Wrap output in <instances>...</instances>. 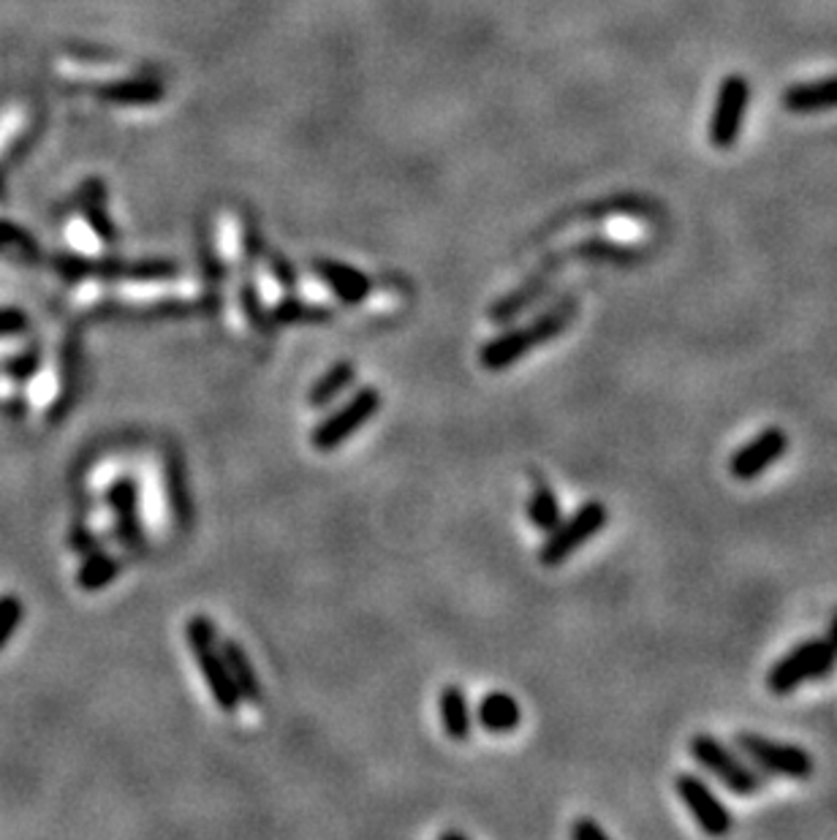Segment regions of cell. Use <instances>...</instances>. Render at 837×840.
I'll use <instances>...</instances> for the list:
<instances>
[{
    "mask_svg": "<svg viewBox=\"0 0 837 840\" xmlns=\"http://www.w3.org/2000/svg\"><path fill=\"white\" fill-rule=\"evenodd\" d=\"M270 270H272V275H275V281L281 283L286 292L297 288V272H294V267L288 264V261L283 259L281 254H270Z\"/></svg>",
    "mask_w": 837,
    "mask_h": 840,
    "instance_id": "cell-33",
    "label": "cell"
},
{
    "mask_svg": "<svg viewBox=\"0 0 837 840\" xmlns=\"http://www.w3.org/2000/svg\"><path fill=\"white\" fill-rule=\"evenodd\" d=\"M735 745L748 759H753L759 767L773 773V776L791 778V781H805L813 773L811 754H808L805 749H800V745L780 743V740H770L756 732H740L735 738Z\"/></svg>",
    "mask_w": 837,
    "mask_h": 840,
    "instance_id": "cell-8",
    "label": "cell"
},
{
    "mask_svg": "<svg viewBox=\"0 0 837 840\" xmlns=\"http://www.w3.org/2000/svg\"><path fill=\"white\" fill-rule=\"evenodd\" d=\"M0 417H9V419L27 417V400H25V397H20V395L0 397Z\"/></svg>",
    "mask_w": 837,
    "mask_h": 840,
    "instance_id": "cell-35",
    "label": "cell"
},
{
    "mask_svg": "<svg viewBox=\"0 0 837 840\" xmlns=\"http://www.w3.org/2000/svg\"><path fill=\"white\" fill-rule=\"evenodd\" d=\"M103 199H107V190H103L101 180H87V183L79 188V194H76L74 201L79 205L90 232L96 234L101 243L114 245L120 239V234H118V226H114L112 215L103 210Z\"/></svg>",
    "mask_w": 837,
    "mask_h": 840,
    "instance_id": "cell-17",
    "label": "cell"
},
{
    "mask_svg": "<svg viewBox=\"0 0 837 840\" xmlns=\"http://www.w3.org/2000/svg\"><path fill=\"white\" fill-rule=\"evenodd\" d=\"M748 98H751V87H748L746 76H726L718 90V101H715L713 123H710V139L718 150H729L737 141L748 112Z\"/></svg>",
    "mask_w": 837,
    "mask_h": 840,
    "instance_id": "cell-10",
    "label": "cell"
},
{
    "mask_svg": "<svg viewBox=\"0 0 837 840\" xmlns=\"http://www.w3.org/2000/svg\"><path fill=\"white\" fill-rule=\"evenodd\" d=\"M606 520H610V511L601 501H588L579 506L566 522L561 520L555 531L546 533V542L539 549L541 566L555 569V566L566 564L582 544H588L606 526Z\"/></svg>",
    "mask_w": 837,
    "mask_h": 840,
    "instance_id": "cell-4",
    "label": "cell"
},
{
    "mask_svg": "<svg viewBox=\"0 0 837 840\" xmlns=\"http://www.w3.org/2000/svg\"><path fill=\"white\" fill-rule=\"evenodd\" d=\"M528 520H530V526L539 528L541 533L555 531L557 522L563 520L561 504H557V495L552 493L550 484H539V487H536L533 493H530Z\"/></svg>",
    "mask_w": 837,
    "mask_h": 840,
    "instance_id": "cell-27",
    "label": "cell"
},
{
    "mask_svg": "<svg viewBox=\"0 0 837 840\" xmlns=\"http://www.w3.org/2000/svg\"><path fill=\"white\" fill-rule=\"evenodd\" d=\"M167 498L172 506L174 522H180L183 528H188L190 517H194V506H190L188 484H185V468L180 462V457L169 455L167 460Z\"/></svg>",
    "mask_w": 837,
    "mask_h": 840,
    "instance_id": "cell-25",
    "label": "cell"
},
{
    "mask_svg": "<svg viewBox=\"0 0 837 840\" xmlns=\"http://www.w3.org/2000/svg\"><path fill=\"white\" fill-rule=\"evenodd\" d=\"M446 838H459V840H465V838H468V836H465V832H459V830H448V832H441V840H446Z\"/></svg>",
    "mask_w": 837,
    "mask_h": 840,
    "instance_id": "cell-37",
    "label": "cell"
},
{
    "mask_svg": "<svg viewBox=\"0 0 837 840\" xmlns=\"http://www.w3.org/2000/svg\"><path fill=\"white\" fill-rule=\"evenodd\" d=\"M381 411V392L376 386H362L354 392L337 411L321 419L310 433V444L319 452H335L348 438L359 433L376 413Z\"/></svg>",
    "mask_w": 837,
    "mask_h": 840,
    "instance_id": "cell-5",
    "label": "cell"
},
{
    "mask_svg": "<svg viewBox=\"0 0 837 840\" xmlns=\"http://www.w3.org/2000/svg\"><path fill=\"white\" fill-rule=\"evenodd\" d=\"M239 305H243V313L248 319V324L259 332H272L275 321H272V313L267 310L264 299H261L259 288L254 283H245L243 292H239Z\"/></svg>",
    "mask_w": 837,
    "mask_h": 840,
    "instance_id": "cell-29",
    "label": "cell"
},
{
    "mask_svg": "<svg viewBox=\"0 0 837 840\" xmlns=\"http://www.w3.org/2000/svg\"><path fill=\"white\" fill-rule=\"evenodd\" d=\"M438 713H441V727L448 740L454 743H465L473 729V713H470V702L459 685L448 683L443 685L438 694Z\"/></svg>",
    "mask_w": 837,
    "mask_h": 840,
    "instance_id": "cell-16",
    "label": "cell"
},
{
    "mask_svg": "<svg viewBox=\"0 0 837 840\" xmlns=\"http://www.w3.org/2000/svg\"><path fill=\"white\" fill-rule=\"evenodd\" d=\"M824 640H827L829 647H833V651L837 653V615L833 618V623H829V631H827V637H824Z\"/></svg>",
    "mask_w": 837,
    "mask_h": 840,
    "instance_id": "cell-36",
    "label": "cell"
},
{
    "mask_svg": "<svg viewBox=\"0 0 837 840\" xmlns=\"http://www.w3.org/2000/svg\"><path fill=\"white\" fill-rule=\"evenodd\" d=\"M357 381V365L354 362H335L330 370L319 375V379L310 384L308 390V406L321 411V408H330L337 400V395L348 390V386Z\"/></svg>",
    "mask_w": 837,
    "mask_h": 840,
    "instance_id": "cell-19",
    "label": "cell"
},
{
    "mask_svg": "<svg viewBox=\"0 0 837 840\" xmlns=\"http://www.w3.org/2000/svg\"><path fill=\"white\" fill-rule=\"evenodd\" d=\"M52 270L63 277L65 283L79 281H134V283H158L177 277L180 267L167 259H141V261H123L114 256H103V259H87V256L69 254V250H58L49 259Z\"/></svg>",
    "mask_w": 837,
    "mask_h": 840,
    "instance_id": "cell-2",
    "label": "cell"
},
{
    "mask_svg": "<svg viewBox=\"0 0 837 840\" xmlns=\"http://www.w3.org/2000/svg\"><path fill=\"white\" fill-rule=\"evenodd\" d=\"M69 544H71V549H76L79 555H87V553H96V549H101V539H96V533H93L90 528H85V526H76L74 531H71Z\"/></svg>",
    "mask_w": 837,
    "mask_h": 840,
    "instance_id": "cell-32",
    "label": "cell"
},
{
    "mask_svg": "<svg viewBox=\"0 0 837 840\" xmlns=\"http://www.w3.org/2000/svg\"><path fill=\"white\" fill-rule=\"evenodd\" d=\"M0 254L14 256L22 264H41V248L27 228L11 221H0Z\"/></svg>",
    "mask_w": 837,
    "mask_h": 840,
    "instance_id": "cell-26",
    "label": "cell"
},
{
    "mask_svg": "<svg viewBox=\"0 0 837 840\" xmlns=\"http://www.w3.org/2000/svg\"><path fill=\"white\" fill-rule=\"evenodd\" d=\"M185 640H188L190 653H194V662L199 667L201 678H205L207 691L216 700V705L223 713H237L243 705V696H239L237 685H234L232 675H229L226 662H223L221 651H218V631L207 615H194L185 626Z\"/></svg>",
    "mask_w": 837,
    "mask_h": 840,
    "instance_id": "cell-3",
    "label": "cell"
},
{
    "mask_svg": "<svg viewBox=\"0 0 837 840\" xmlns=\"http://www.w3.org/2000/svg\"><path fill=\"white\" fill-rule=\"evenodd\" d=\"M476 721L490 734H512L522 724V707L506 691H492L476 705Z\"/></svg>",
    "mask_w": 837,
    "mask_h": 840,
    "instance_id": "cell-15",
    "label": "cell"
},
{
    "mask_svg": "<svg viewBox=\"0 0 837 840\" xmlns=\"http://www.w3.org/2000/svg\"><path fill=\"white\" fill-rule=\"evenodd\" d=\"M786 109L791 112H818V109L837 107V79L816 82V85L791 87L784 96Z\"/></svg>",
    "mask_w": 837,
    "mask_h": 840,
    "instance_id": "cell-23",
    "label": "cell"
},
{
    "mask_svg": "<svg viewBox=\"0 0 837 840\" xmlns=\"http://www.w3.org/2000/svg\"><path fill=\"white\" fill-rule=\"evenodd\" d=\"M677 798L686 803L697 825L702 827L707 836H726L731 830V814L724 803L713 794V789L702 781V778L682 773L675 783Z\"/></svg>",
    "mask_w": 837,
    "mask_h": 840,
    "instance_id": "cell-11",
    "label": "cell"
},
{
    "mask_svg": "<svg viewBox=\"0 0 837 840\" xmlns=\"http://www.w3.org/2000/svg\"><path fill=\"white\" fill-rule=\"evenodd\" d=\"M837 653L827 640H808L797 645L789 656L780 658L767 675V685L773 694L786 696L800 689L808 680H822L833 672Z\"/></svg>",
    "mask_w": 837,
    "mask_h": 840,
    "instance_id": "cell-6",
    "label": "cell"
},
{
    "mask_svg": "<svg viewBox=\"0 0 837 840\" xmlns=\"http://www.w3.org/2000/svg\"><path fill=\"white\" fill-rule=\"evenodd\" d=\"M120 571H123V560L118 555L96 549V553H87L85 560H82L79 571H76V588L85 593H98L112 585L120 577Z\"/></svg>",
    "mask_w": 837,
    "mask_h": 840,
    "instance_id": "cell-20",
    "label": "cell"
},
{
    "mask_svg": "<svg viewBox=\"0 0 837 840\" xmlns=\"http://www.w3.org/2000/svg\"><path fill=\"white\" fill-rule=\"evenodd\" d=\"M82 386V343L76 332L65 335L60 348V392L49 408V422H60L74 408Z\"/></svg>",
    "mask_w": 837,
    "mask_h": 840,
    "instance_id": "cell-14",
    "label": "cell"
},
{
    "mask_svg": "<svg viewBox=\"0 0 837 840\" xmlns=\"http://www.w3.org/2000/svg\"><path fill=\"white\" fill-rule=\"evenodd\" d=\"M786 449H789V435L780 428H767L756 438L748 441L742 449L735 452L729 462L731 477L740 479V482H751V479L762 477L773 462H778Z\"/></svg>",
    "mask_w": 837,
    "mask_h": 840,
    "instance_id": "cell-12",
    "label": "cell"
},
{
    "mask_svg": "<svg viewBox=\"0 0 837 840\" xmlns=\"http://www.w3.org/2000/svg\"><path fill=\"white\" fill-rule=\"evenodd\" d=\"M96 96L107 103H120V107H145L163 96V85L158 79H125L98 87Z\"/></svg>",
    "mask_w": 837,
    "mask_h": 840,
    "instance_id": "cell-21",
    "label": "cell"
},
{
    "mask_svg": "<svg viewBox=\"0 0 837 840\" xmlns=\"http://www.w3.org/2000/svg\"><path fill=\"white\" fill-rule=\"evenodd\" d=\"M22 618H25V604L14 593H3L0 596V651L11 642V637L20 629Z\"/></svg>",
    "mask_w": 837,
    "mask_h": 840,
    "instance_id": "cell-30",
    "label": "cell"
},
{
    "mask_svg": "<svg viewBox=\"0 0 837 840\" xmlns=\"http://www.w3.org/2000/svg\"><path fill=\"white\" fill-rule=\"evenodd\" d=\"M691 756L704 770L713 773L729 792L751 798V794H756L764 787L762 776H756L729 745H724L713 734H697L691 740Z\"/></svg>",
    "mask_w": 837,
    "mask_h": 840,
    "instance_id": "cell-7",
    "label": "cell"
},
{
    "mask_svg": "<svg viewBox=\"0 0 837 840\" xmlns=\"http://www.w3.org/2000/svg\"><path fill=\"white\" fill-rule=\"evenodd\" d=\"M552 270H555V267H546V270H541L539 275L533 277V281H528L525 286H519L517 292H512L508 297H503L501 302L492 305L490 319L495 321V324H503V321H512L514 316L522 313V310L528 308L530 302H536V299H539L541 288H544L546 281L552 277Z\"/></svg>",
    "mask_w": 837,
    "mask_h": 840,
    "instance_id": "cell-22",
    "label": "cell"
},
{
    "mask_svg": "<svg viewBox=\"0 0 837 840\" xmlns=\"http://www.w3.org/2000/svg\"><path fill=\"white\" fill-rule=\"evenodd\" d=\"M38 370H41V348L38 346L22 348L20 354H14V357H9L0 365V373L9 381H14V384H27Z\"/></svg>",
    "mask_w": 837,
    "mask_h": 840,
    "instance_id": "cell-28",
    "label": "cell"
},
{
    "mask_svg": "<svg viewBox=\"0 0 837 840\" xmlns=\"http://www.w3.org/2000/svg\"><path fill=\"white\" fill-rule=\"evenodd\" d=\"M577 313V299L566 297L541 316H536L528 326H517L503 335L492 337L479 348V365L490 373H501V370L514 368L522 357H528L533 348L544 346V343L555 341L563 330L574 321Z\"/></svg>",
    "mask_w": 837,
    "mask_h": 840,
    "instance_id": "cell-1",
    "label": "cell"
},
{
    "mask_svg": "<svg viewBox=\"0 0 837 840\" xmlns=\"http://www.w3.org/2000/svg\"><path fill=\"white\" fill-rule=\"evenodd\" d=\"M218 651H221L223 662H226L229 675H232V680H234V685H237L243 702H248V705H259L261 683H259V675H256L254 664H250V656L245 653V647L237 645L234 640H218Z\"/></svg>",
    "mask_w": 837,
    "mask_h": 840,
    "instance_id": "cell-18",
    "label": "cell"
},
{
    "mask_svg": "<svg viewBox=\"0 0 837 840\" xmlns=\"http://www.w3.org/2000/svg\"><path fill=\"white\" fill-rule=\"evenodd\" d=\"M30 330V316L20 308H0V337L25 335Z\"/></svg>",
    "mask_w": 837,
    "mask_h": 840,
    "instance_id": "cell-31",
    "label": "cell"
},
{
    "mask_svg": "<svg viewBox=\"0 0 837 840\" xmlns=\"http://www.w3.org/2000/svg\"><path fill=\"white\" fill-rule=\"evenodd\" d=\"M103 501L114 515V542L128 553H141L145 549V528H141L139 517V484L128 477L114 479L103 493Z\"/></svg>",
    "mask_w": 837,
    "mask_h": 840,
    "instance_id": "cell-9",
    "label": "cell"
},
{
    "mask_svg": "<svg viewBox=\"0 0 837 840\" xmlns=\"http://www.w3.org/2000/svg\"><path fill=\"white\" fill-rule=\"evenodd\" d=\"M3 196H5V190H3V174H0V199H3Z\"/></svg>",
    "mask_w": 837,
    "mask_h": 840,
    "instance_id": "cell-38",
    "label": "cell"
},
{
    "mask_svg": "<svg viewBox=\"0 0 837 840\" xmlns=\"http://www.w3.org/2000/svg\"><path fill=\"white\" fill-rule=\"evenodd\" d=\"M272 321L275 324H286V326H299V324H327L332 321V310L324 308V305H313L305 302V299L297 297H283L275 308L270 310Z\"/></svg>",
    "mask_w": 837,
    "mask_h": 840,
    "instance_id": "cell-24",
    "label": "cell"
},
{
    "mask_svg": "<svg viewBox=\"0 0 837 840\" xmlns=\"http://www.w3.org/2000/svg\"><path fill=\"white\" fill-rule=\"evenodd\" d=\"M313 270L343 305L365 302V299L370 297V292H373V281H370L362 270H357V267L352 264H343V261L316 259Z\"/></svg>",
    "mask_w": 837,
    "mask_h": 840,
    "instance_id": "cell-13",
    "label": "cell"
},
{
    "mask_svg": "<svg viewBox=\"0 0 837 840\" xmlns=\"http://www.w3.org/2000/svg\"><path fill=\"white\" fill-rule=\"evenodd\" d=\"M571 838L574 840H606V830L604 827L595 825L593 819H579L577 825L571 827Z\"/></svg>",
    "mask_w": 837,
    "mask_h": 840,
    "instance_id": "cell-34",
    "label": "cell"
}]
</instances>
